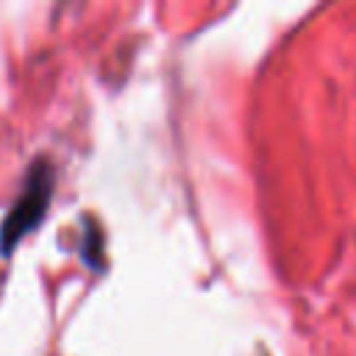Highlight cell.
<instances>
[{
  "mask_svg": "<svg viewBox=\"0 0 356 356\" xmlns=\"http://www.w3.org/2000/svg\"><path fill=\"white\" fill-rule=\"evenodd\" d=\"M50 189H53V181H50V170L47 164H36V172H31V181L22 192V197L17 200V206L11 209V214L6 217V225H3V234H0V245L3 250L14 248V242L31 231L36 225V220L42 217V211L47 209V200H50Z\"/></svg>",
  "mask_w": 356,
  "mask_h": 356,
  "instance_id": "1",
  "label": "cell"
}]
</instances>
